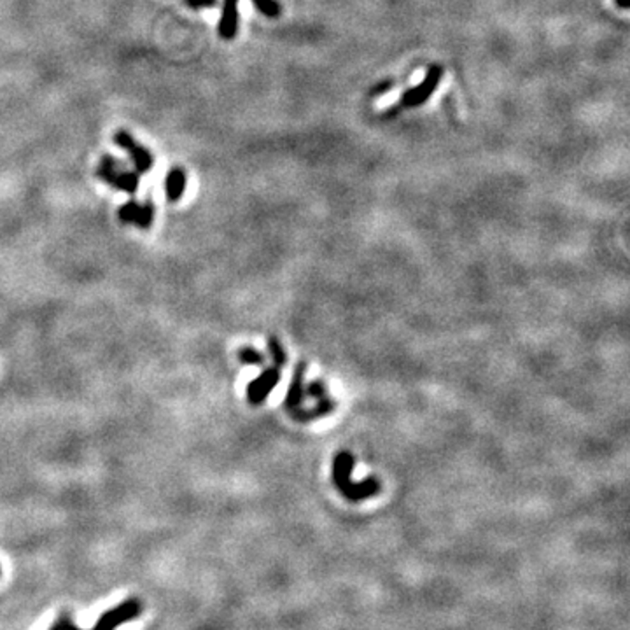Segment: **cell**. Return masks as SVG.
<instances>
[{
    "mask_svg": "<svg viewBox=\"0 0 630 630\" xmlns=\"http://www.w3.org/2000/svg\"><path fill=\"white\" fill-rule=\"evenodd\" d=\"M96 177L106 182L113 189L118 191L135 195L139 189V174L135 170L125 169L118 158L113 154H102L99 167H96Z\"/></svg>",
    "mask_w": 630,
    "mask_h": 630,
    "instance_id": "6da1fadb",
    "label": "cell"
},
{
    "mask_svg": "<svg viewBox=\"0 0 630 630\" xmlns=\"http://www.w3.org/2000/svg\"><path fill=\"white\" fill-rule=\"evenodd\" d=\"M113 140L118 147H121L123 151L128 152L137 174L144 175L151 172V169L154 167V156H152V152L149 151L147 147H144L142 144L137 142L135 137H133L132 133L126 132V130H118V132L114 133Z\"/></svg>",
    "mask_w": 630,
    "mask_h": 630,
    "instance_id": "7a4b0ae2",
    "label": "cell"
},
{
    "mask_svg": "<svg viewBox=\"0 0 630 630\" xmlns=\"http://www.w3.org/2000/svg\"><path fill=\"white\" fill-rule=\"evenodd\" d=\"M443 77V67L439 65H431L427 69L426 77H424L422 83L419 86L408 89L401 95L400 107L401 109H413V107H420L429 100V96L436 91L441 83Z\"/></svg>",
    "mask_w": 630,
    "mask_h": 630,
    "instance_id": "3957f363",
    "label": "cell"
},
{
    "mask_svg": "<svg viewBox=\"0 0 630 630\" xmlns=\"http://www.w3.org/2000/svg\"><path fill=\"white\" fill-rule=\"evenodd\" d=\"M156 207L151 200L139 203L137 200H128L118 210V219L123 225H133L139 230H149L154 223Z\"/></svg>",
    "mask_w": 630,
    "mask_h": 630,
    "instance_id": "277c9868",
    "label": "cell"
},
{
    "mask_svg": "<svg viewBox=\"0 0 630 630\" xmlns=\"http://www.w3.org/2000/svg\"><path fill=\"white\" fill-rule=\"evenodd\" d=\"M140 611H142V604H140V601H137V599H126V601H123L119 606L106 611V613L99 618V621H96L93 630H116L119 625L135 620V618L140 614Z\"/></svg>",
    "mask_w": 630,
    "mask_h": 630,
    "instance_id": "5b68a950",
    "label": "cell"
},
{
    "mask_svg": "<svg viewBox=\"0 0 630 630\" xmlns=\"http://www.w3.org/2000/svg\"><path fill=\"white\" fill-rule=\"evenodd\" d=\"M279 382V371L277 370H266L263 371L254 382H251L247 386V400L252 405H259L268 398V394L271 393L275 386Z\"/></svg>",
    "mask_w": 630,
    "mask_h": 630,
    "instance_id": "8992f818",
    "label": "cell"
},
{
    "mask_svg": "<svg viewBox=\"0 0 630 630\" xmlns=\"http://www.w3.org/2000/svg\"><path fill=\"white\" fill-rule=\"evenodd\" d=\"M238 2L240 0H225L223 2V13L218 25V33L221 39L231 40L237 37L238 21H240V18H238Z\"/></svg>",
    "mask_w": 630,
    "mask_h": 630,
    "instance_id": "52a82bcc",
    "label": "cell"
},
{
    "mask_svg": "<svg viewBox=\"0 0 630 630\" xmlns=\"http://www.w3.org/2000/svg\"><path fill=\"white\" fill-rule=\"evenodd\" d=\"M188 188V174L182 167H172L165 175V196L170 203H175L184 196Z\"/></svg>",
    "mask_w": 630,
    "mask_h": 630,
    "instance_id": "ba28073f",
    "label": "cell"
},
{
    "mask_svg": "<svg viewBox=\"0 0 630 630\" xmlns=\"http://www.w3.org/2000/svg\"><path fill=\"white\" fill-rule=\"evenodd\" d=\"M251 2L266 18H279L282 14V6L277 0H251Z\"/></svg>",
    "mask_w": 630,
    "mask_h": 630,
    "instance_id": "9c48e42d",
    "label": "cell"
},
{
    "mask_svg": "<svg viewBox=\"0 0 630 630\" xmlns=\"http://www.w3.org/2000/svg\"><path fill=\"white\" fill-rule=\"evenodd\" d=\"M238 357L247 366H259L263 363V356H261L258 350L251 349V347H244V349L238 350Z\"/></svg>",
    "mask_w": 630,
    "mask_h": 630,
    "instance_id": "30bf717a",
    "label": "cell"
},
{
    "mask_svg": "<svg viewBox=\"0 0 630 630\" xmlns=\"http://www.w3.org/2000/svg\"><path fill=\"white\" fill-rule=\"evenodd\" d=\"M184 4L191 9L198 11V9H205V7H215L218 6V0H184Z\"/></svg>",
    "mask_w": 630,
    "mask_h": 630,
    "instance_id": "8fae6325",
    "label": "cell"
},
{
    "mask_svg": "<svg viewBox=\"0 0 630 630\" xmlns=\"http://www.w3.org/2000/svg\"><path fill=\"white\" fill-rule=\"evenodd\" d=\"M51 630H81V629L77 627V625L74 624V621L70 620V618L62 617L58 621H55V625H53V627H51Z\"/></svg>",
    "mask_w": 630,
    "mask_h": 630,
    "instance_id": "7c38bea8",
    "label": "cell"
},
{
    "mask_svg": "<svg viewBox=\"0 0 630 630\" xmlns=\"http://www.w3.org/2000/svg\"><path fill=\"white\" fill-rule=\"evenodd\" d=\"M614 4L621 9H629V0H614Z\"/></svg>",
    "mask_w": 630,
    "mask_h": 630,
    "instance_id": "4fadbf2b",
    "label": "cell"
},
{
    "mask_svg": "<svg viewBox=\"0 0 630 630\" xmlns=\"http://www.w3.org/2000/svg\"><path fill=\"white\" fill-rule=\"evenodd\" d=\"M0 576H2V568H0Z\"/></svg>",
    "mask_w": 630,
    "mask_h": 630,
    "instance_id": "5bb4252c",
    "label": "cell"
}]
</instances>
